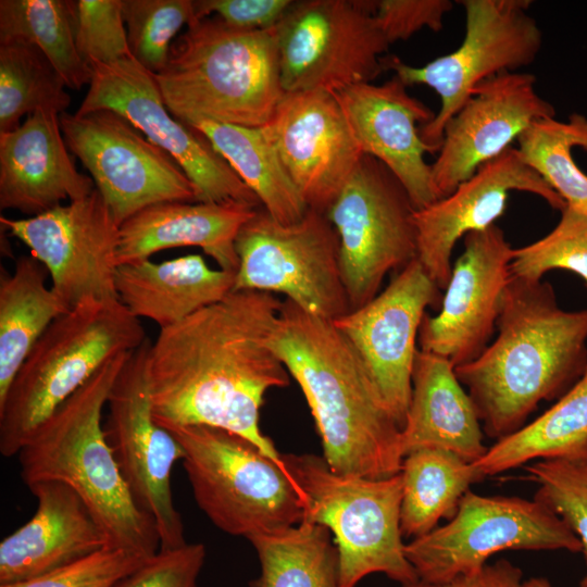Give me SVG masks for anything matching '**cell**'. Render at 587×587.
Masks as SVG:
<instances>
[{
	"label": "cell",
	"instance_id": "obj_1",
	"mask_svg": "<svg viewBox=\"0 0 587 587\" xmlns=\"http://www.w3.org/2000/svg\"><path fill=\"white\" fill-rule=\"evenodd\" d=\"M280 307L273 294L233 290L160 329L145 364L154 421L164 428L225 429L285 466L260 427L265 394L290 384L286 366L266 344Z\"/></svg>",
	"mask_w": 587,
	"mask_h": 587
},
{
	"label": "cell",
	"instance_id": "obj_2",
	"mask_svg": "<svg viewBox=\"0 0 587 587\" xmlns=\"http://www.w3.org/2000/svg\"><path fill=\"white\" fill-rule=\"evenodd\" d=\"M497 337L454 367L484 434L499 440L526 425L541 401L560 399L587 367V308H560L551 284L510 276Z\"/></svg>",
	"mask_w": 587,
	"mask_h": 587
},
{
	"label": "cell",
	"instance_id": "obj_3",
	"mask_svg": "<svg viewBox=\"0 0 587 587\" xmlns=\"http://www.w3.org/2000/svg\"><path fill=\"white\" fill-rule=\"evenodd\" d=\"M266 344L302 390L334 472L366 478L400 473L401 428L333 321L285 299Z\"/></svg>",
	"mask_w": 587,
	"mask_h": 587
},
{
	"label": "cell",
	"instance_id": "obj_4",
	"mask_svg": "<svg viewBox=\"0 0 587 587\" xmlns=\"http://www.w3.org/2000/svg\"><path fill=\"white\" fill-rule=\"evenodd\" d=\"M132 352L108 361L32 433L17 455L27 487L40 482L71 487L102 527L110 548L151 557L160 548L157 525L136 504L102 424L112 386Z\"/></svg>",
	"mask_w": 587,
	"mask_h": 587
},
{
	"label": "cell",
	"instance_id": "obj_5",
	"mask_svg": "<svg viewBox=\"0 0 587 587\" xmlns=\"http://www.w3.org/2000/svg\"><path fill=\"white\" fill-rule=\"evenodd\" d=\"M154 76L170 112L187 124L262 127L285 93L275 28L241 29L215 16L190 23Z\"/></svg>",
	"mask_w": 587,
	"mask_h": 587
},
{
	"label": "cell",
	"instance_id": "obj_6",
	"mask_svg": "<svg viewBox=\"0 0 587 587\" xmlns=\"http://www.w3.org/2000/svg\"><path fill=\"white\" fill-rule=\"evenodd\" d=\"M118 299H86L37 340L0 401V453H18L32 433L108 361L147 339Z\"/></svg>",
	"mask_w": 587,
	"mask_h": 587
},
{
	"label": "cell",
	"instance_id": "obj_7",
	"mask_svg": "<svg viewBox=\"0 0 587 587\" xmlns=\"http://www.w3.org/2000/svg\"><path fill=\"white\" fill-rule=\"evenodd\" d=\"M302 492L303 520L329 529L339 559L340 587L382 573L400 585L419 580L400 527L402 476L366 478L334 472L323 455L282 453Z\"/></svg>",
	"mask_w": 587,
	"mask_h": 587
},
{
	"label": "cell",
	"instance_id": "obj_8",
	"mask_svg": "<svg viewBox=\"0 0 587 587\" xmlns=\"http://www.w3.org/2000/svg\"><path fill=\"white\" fill-rule=\"evenodd\" d=\"M193 498L222 532L249 539L303 520L302 492L287 469L245 438L205 425L170 426Z\"/></svg>",
	"mask_w": 587,
	"mask_h": 587
},
{
	"label": "cell",
	"instance_id": "obj_9",
	"mask_svg": "<svg viewBox=\"0 0 587 587\" xmlns=\"http://www.w3.org/2000/svg\"><path fill=\"white\" fill-rule=\"evenodd\" d=\"M234 290L283 294L305 312L335 321L350 311L339 237L325 213L309 208L284 224L262 207L240 227Z\"/></svg>",
	"mask_w": 587,
	"mask_h": 587
},
{
	"label": "cell",
	"instance_id": "obj_10",
	"mask_svg": "<svg viewBox=\"0 0 587 587\" xmlns=\"http://www.w3.org/2000/svg\"><path fill=\"white\" fill-rule=\"evenodd\" d=\"M465 35L452 52L423 66H412L395 55L382 60L407 86L426 85L440 99L433 120L420 127L430 153L438 152L446 124L471 98L482 82L532 64L542 45L537 21L527 11L528 0H462Z\"/></svg>",
	"mask_w": 587,
	"mask_h": 587
},
{
	"label": "cell",
	"instance_id": "obj_11",
	"mask_svg": "<svg viewBox=\"0 0 587 587\" xmlns=\"http://www.w3.org/2000/svg\"><path fill=\"white\" fill-rule=\"evenodd\" d=\"M504 550L580 552L582 545L565 522L536 499L469 489L451 520L404 548L419 579L432 584L474 575Z\"/></svg>",
	"mask_w": 587,
	"mask_h": 587
},
{
	"label": "cell",
	"instance_id": "obj_12",
	"mask_svg": "<svg viewBox=\"0 0 587 587\" xmlns=\"http://www.w3.org/2000/svg\"><path fill=\"white\" fill-rule=\"evenodd\" d=\"M415 208L379 160L363 154L326 212L339 237V264L350 311L371 301L385 276L416 258Z\"/></svg>",
	"mask_w": 587,
	"mask_h": 587
},
{
	"label": "cell",
	"instance_id": "obj_13",
	"mask_svg": "<svg viewBox=\"0 0 587 587\" xmlns=\"http://www.w3.org/2000/svg\"><path fill=\"white\" fill-rule=\"evenodd\" d=\"M375 8L371 0L294 1L275 27L284 92L372 83L390 46Z\"/></svg>",
	"mask_w": 587,
	"mask_h": 587
},
{
	"label": "cell",
	"instance_id": "obj_14",
	"mask_svg": "<svg viewBox=\"0 0 587 587\" xmlns=\"http://www.w3.org/2000/svg\"><path fill=\"white\" fill-rule=\"evenodd\" d=\"M90 66L91 80L75 113L105 109L122 115L180 166L195 188L197 202L237 201L262 207L210 140L170 112L153 73L133 58Z\"/></svg>",
	"mask_w": 587,
	"mask_h": 587
},
{
	"label": "cell",
	"instance_id": "obj_15",
	"mask_svg": "<svg viewBox=\"0 0 587 587\" xmlns=\"http://www.w3.org/2000/svg\"><path fill=\"white\" fill-rule=\"evenodd\" d=\"M68 150L90 173L121 226L160 202H195L191 182L173 158L111 110L60 114Z\"/></svg>",
	"mask_w": 587,
	"mask_h": 587
},
{
	"label": "cell",
	"instance_id": "obj_16",
	"mask_svg": "<svg viewBox=\"0 0 587 587\" xmlns=\"http://www.w3.org/2000/svg\"><path fill=\"white\" fill-rule=\"evenodd\" d=\"M150 339L134 350L110 391L104 433L136 504L158 528L160 550L187 544L174 504L172 471L184 459L177 439L153 419L145 364Z\"/></svg>",
	"mask_w": 587,
	"mask_h": 587
},
{
	"label": "cell",
	"instance_id": "obj_17",
	"mask_svg": "<svg viewBox=\"0 0 587 587\" xmlns=\"http://www.w3.org/2000/svg\"><path fill=\"white\" fill-rule=\"evenodd\" d=\"M0 224L48 271L51 289L71 310L86 299H118L115 289L120 225L95 188L42 214Z\"/></svg>",
	"mask_w": 587,
	"mask_h": 587
},
{
	"label": "cell",
	"instance_id": "obj_18",
	"mask_svg": "<svg viewBox=\"0 0 587 587\" xmlns=\"http://www.w3.org/2000/svg\"><path fill=\"white\" fill-rule=\"evenodd\" d=\"M441 291L415 258L371 301L333 321L357 351L400 428L411 401L420 326L427 308L440 309Z\"/></svg>",
	"mask_w": 587,
	"mask_h": 587
},
{
	"label": "cell",
	"instance_id": "obj_19",
	"mask_svg": "<svg viewBox=\"0 0 587 587\" xmlns=\"http://www.w3.org/2000/svg\"><path fill=\"white\" fill-rule=\"evenodd\" d=\"M463 240L440 309L424 315L417 337L420 350L445 357L454 367L474 361L490 344L514 250L496 224Z\"/></svg>",
	"mask_w": 587,
	"mask_h": 587
},
{
	"label": "cell",
	"instance_id": "obj_20",
	"mask_svg": "<svg viewBox=\"0 0 587 587\" xmlns=\"http://www.w3.org/2000/svg\"><path fill=\"white\" fill-rule=\"evenodd\" d=\"M262 127L308 208L326 214L363 155L334 93L285 92Z\"/></svg>",
	"mask_w": 587,
	"mask_h": 587
},
{
	"label": "cell",
	"instance_id": "obj_21",
	"mask_svg": "<svg viewBox=\"0 0 587 587\" xmlns=\"http://www.w3.org/2000/svg\"><path fill=\"white\" fill-rule=\"evenodd\" d=\"M535 84L530 73L504 72L476 86L446 124L430 165L438 199L512 147L534 122L555 116L554 107L537 93Z\"/></svg>",
	"mask_w": 587,
	"mask_h": 587
},
{
	"label": "cell",
	"instance_id": "obj_22",
	"mask_svg": "<svg viewBox=\"0 0 587 587\" xmlns=\"http://www.w3.org/2000/svg\"><path fill=\"white\" fill-rule=\"evenodd\" d=\"M513 190L534 193L559 211L566 205L520 150L510 147L449 195L414 211L416 260L442 291L451 276V257L458 240L495 225Z\"/></svg>",
	"mask_w": 587,
	"mask_h": 587
},
{
	"label": "cell",
	"instance_id": "obj_23",
	"mask_svg": "<svg viewBox=\"0 0 587 587\" xmlns=\"http://www.w3.org/2000/svg\"><path fill=\"white\" fill-rule=\"evenodd\" d=\"M407 87L394 75L380 85L361 83L332 92L361 152L383 162L419 210L438 200L425 161L430 150L420 136V127L435 113L409 95Z\"/></svg>",
	"mask_w": 587,
	"mask_h": 587
},
{
	"label": "cell",
	"instance_id": "obj_24",
	"mask_svg": "<svg viewBox=\"0 0 587 587\" xmlns=\"http://www.w3.org/2000/svg\"><path fill=\"white\" fill-rule=\"evenodd\" d=\"M95 188L70 154L59 113L38 110L14 130L0 134L1 210L36 216Z\"/></svg>",
	"mask_w": 587,
	"mask_h": 587
},
{
	"label": "cell",
	"instance_id": "obj_25",
	"mask_svg": "<svg viewBox=\"0 0 587 587\" xmlns=\"http://www.w3.org/2000/svg\"><path fill=\"white\" fill-rule=\"evenodd\" d=\"M28 489L37 508L0 544V585L45 575L109 547L102 527L71 487L40 482Z\"/></svg>",
	"mask_w": 587,
	"mask_h": 587
},
{
	"label": "cell",
	"instance_id": "obj_26",
	"mask_svg": "<svg viewBox=\"0 0 587 587\" xmlns=\"http://www.w3.org/2000/svg\"><path fill=\"white\" fill-rule=\"evenodd\" d=\"M258 208L237 201L152 204L121 224L117 265L147 260L166 249L195 246L220 268L237 272L235 239Z\"/></svg>",
	"mask_w": 587,
	"mask_h": 587
},
{
	"label": "cell",
	"instance_id": "obj_27",
	"mask_svg": "<svg viewBox=\"0 0 587 587\" xmlns=\"http://www.w3.org/2000/svg\"><path fill=\"white\" fill-rule=\"evenodd\" d=\"M474 404L445 357L417 350L412 394L400 448L403 458L419 449H442L473 464L487 452Z\"/></svg>",
	"mask_w": 587,
	"mask_h": 587
},
{
	"label": "cell",
	"instance_id": "obj_28",
	"mask_svg": "<svg viewBox=\"0 0 587 587\" xmlns=\"http://www.w3.org/2000/svg\"><path fill=\"white\" fill-rule=\"evenodd\" d=\"M235 277L236 272L211 268L200 254H187L118 265L115 289L135 316L163 329L223 299L234 290Z\"/></svg>",
	"mask_w": 587,
	"mask_h": 587
},
{
	"label": "cell",
	"instance_id": "obj_29",
	"mask_svg": "<svg viewBox=\"0 0 587 587\" xmlns=\"http://www.w3.org/2000/svg\"><path fill=\"white\" fill-rule=\"evenodd\" d=\"M48 271L32 254L0 276V401L28 353L49 325L68 311L47 287Z\"/></svg>",
	"mask_w": 587,
	"mask_h": 587
},
{
	"label": "cell",
	"instance_id": "obj_30",
	"mask_svg": "<svg viewBox=\"0 0 587 587\" xmlns=\"http://www.w3.org/2000/svg\"><path fill=\"white\" fill-rule=\"evenodd\" d=\"M542 459L587 460V367L551 408L496 440L473 466L486 478Z\"/></svg>",
	"mask_w": 587,
	"mask_h": 587
},
{
	"label": "cell",
	"instance_id": "obj_31",
	"mask_svg": "<svg viewBox=\"0 0 587 587\" xmlns=\"http://www.w3.org/2000/svg\"><path fill=\"white\" fill-rule=\"evenodd\" d=\"M200 130L276 221H299L309 209L263 127L212 121L188 124Z\"/></svg>",
	"mask_w": 587,
	"mask_h": 587
},
{
	"label": "cell",
	"instance_id": "obj_32",
	"mask_svg": "<svg viewBox=\"0 0 587 587\" xmlns=\"http://www.w3.org/2000/svg\"><path fill=\"white\" fill-rule=\"evenodd\" d=\"M400 527L403 537H421L451 520L470 486L484 478L473 464L442 449H419L403 458Z\"/></svg>",
	"mask_w": 587,
	"mask_h": 587
},
{
	"label": "cell",
	"instance_id": "obj_33",
	"mask_svg": "<svg viewBox=\"0 0 587 587\" xmlns=\"http://www.w3.org/2000/svg\"><path fill=\"white\" fill-rule=\"evenodd\" d=\"M248 540L261 565L249 587H340L338 551L325 526L302 520Z\"/></svg>",
	"mask_w": 587,
	"mask_h": 587
},
{
	"label": "cell",
	"instance_id": "obj_34",
	"mask_svg": "<svg viewBox=\"0 0 587 587\" xmlns=\"http://www.w3.org/2000/svg\"><path fill=\"white\" fill-rule=\"evenodd\" d=\"M5 41L37 47L67 88L78 90L91 80V67L76 48L68 0H1L0 42Z\"/></svg>",
	"mask_w": 587,
	"mask_h": 587
},
{
	"label": "cell",
	"instance_id": "obj_35",
	"mask_svg": "<svg viewBox=\"0 0 587 587\" xmlns=\"http://www.w3.org/2000/svg\"><path fill=\"white\" fill-rule=\"evenodd\" d=\"M66 84L46 55L25 41L0 42V134L38 110L65 112Z\"/></svg>",
	"mask_w": 587,
	"mask_h": 587
},
{
	"label": "cell",
	"instance_id": "obj_36",
	"mask_svg": "<svg viewBox=\"0 0 587 587\" xmlns=\"http://www.w3.org/2000/svg\"><path fill=\"white\" fill-rule=\"evenodd\" d=\"M526 163L566 205L587 208V175L575 163L572 149L587 150V117L574 113L567 122L555 117L534 122L516 140Z\"/></svg>",
	"mask_w": 587,
	"mask_h": 587
},
{
	"label": "cell",
	"instance_id": "obj_37",
	"mask_svg": "<svg viewBox=\"0 0 587 587\" xmlns=\"http://www.w3.org/2000/svg\"><path fill=\"white\" fill-rule=\"evenodd\" d=\"M122 12L133 59L153 74L166 66L176 34L196 21L192 0H122Z\"/></svg>",
	"mask_w": 587,
	"mask_h": 587
},
{
	"label": "cell",
	"instance_id": "obj_38",
	"mask_svg": "<svg viewBox=\"0 0 587 587\" xmlns=\"http://www.w3.org/2000/svg\"><path fill=\"white\" fill-rule=\"evenodd\" d=\"M552 270L574 273L587 287V208L565 205L551 232L532 243L514 248L511 275L542 279Z\"/></svg>",
	"mask_w": 587,
	"mask_h": 587
},
{
	"label": "cell",
	"instance_id": "obj_39",
	"mask_svg": "<svg viewBox=\"0 0 587 587\" xmlns=\"http://www.w3.org/2000/svg\"><path fill=\"white\" fill-rule=\"evenodd\" d=\"M538 484L534 499L561 517L577 536L587 564V460L542 459L525 466ZM580 587H587V576Z\"/></svg>",
	"mask_w": 587,
	"mask_h": 587
},
{
	"label": "cell",
	"instance_id": "obj_40",
	"mask_svg": "<svg viewBox=\"0 0 587 587\" xmlns=\"http://www.w3.org/2000/svg\"><path fill=\"white\" fill-rule=\"evenodd\" d=\"M68 4L76 48L89 66L133 58L122 0H68Z\"/></svg>",
	"mask_w": 587,
	"mask_h": 587
},
{
	"label": "cell",
	"instance_id": "obj_41",
	"mask_svg": "<svg viewBox=\"0 0 587 587\" xmlns=\"http://www.w3.org/2000/svg\"><path fill=\"white\" fill-rule=\"evenodd\" d=\"M148 558L135 551L105 547L45 575L0 587H113Z\"/></svg>",
	"mask_w": 587,
	"mask_h": 587
},
{
	"label": "cell",
	"instance_id": "obj_42",
	"mask_svg": "<svg viewBox=\"0 0 587 587\" xmlns=\"http://www.w3.org/2000/svg\"><path fill=\"white\" fill-rule=\"evenodd\" d=\"M205 558L207 549L201 542L159 550L113 587H199Z\"/></svg>",
	"mask_w": 587,
	"mask_h": 587
},
{
	"label": "cell",
	"instance_id": "obj_43",
	"mask_svg": "<svg viewBox=\"0 0 587 587\" xmlns=\"http://www.w3.org/2000/svg\"><path fill=\"white\" fill-rule=\"evenodd\" d=\"M453 8L449 0L376 1L375 20L389 45L407 40L422 28L439 32Z\"/></svg>",
	"mask_w": 587,
	"mask_h": 587
},
{
	"label": "cell",
	"instance_id": "obj_44",
	"mask_svg": "<svg viewBox=\"0 0 587 587\" xmlns=\"http://www.w3.org/2000/svg\"><path fill=\"white\" fill-rule=\"evenodd\" d=\"M196 21L215 14L225 24L249 30L271 29L294 0H192Z\"/></svg>",
	"mask_w": 587,
	"mask_h": 587
},
{
	"label": "cell",
	"instance_id": "obj_45",
	"mask_svg": "<svg viewBox=\"0 0 587 587\" xmlns=\"http://www.w3.org/2000/svg\"><path fill=\"white\" fill-rule=\"evenodd\" d=\"M399 587H527V584L520 567L505 559H499L471 576L458 577L441 584L419 579Z\"/></svg>",
	"mask_w": 587,
	"mask_h": 587
},
{
	"label": "cell",
	"instance_id": "obj_46",
	"mask_svg": "<svg viewBox=\"0 0 587 587\" xmlns=\"http://www.w3.org/2000/svg\"><path fill=\"white\" fill-rule=\"evenodd\" d=\"M527 587H553L550 582L544 577H533L526 580Z\"/></svg>",
	"mask_w": 587,
	"mask_h": 587
}]
</instances>
